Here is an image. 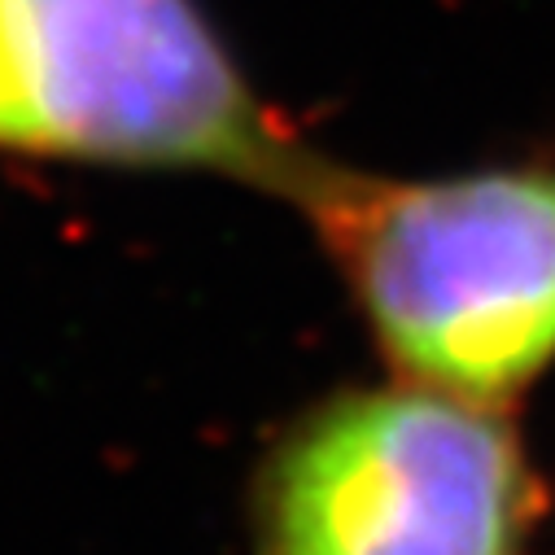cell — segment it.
I'll list each match as a JSON object with an SVG mask.
<instances>
[{
  "instance_id": "6da1fadb",
  "label": "cell",
  "mask_w": 555,
  "mask_h": 555,
  "mask_svg": "<svg viewBox=\"0 0 555 555\" xmlns=\"http://www.w3.org/2000/svg\"><path fill=\"white\" fill-rule=\"evenodd\" d=\"M285 206L389 376L512 406L555 372V158L385 176L315 154Z\"/></svg>"
},
{
  "instance_id": "3957f363",
  "label": "cell",
  "mask_w": 555,
  "mask_h": 555,
  "mask_svg": "<svg viewBox=\"0 0 555 555\" xmlns=\"http://www.w3.org/2000/svg\"><path fill=\"white\" fill-rule=\"evenodd\" d=\"M542 516L512 406L398 376L302 406L245 499L249 555H533Z\"/></svg>"
},
{
  "instance_id": "7a4b0ae2",
  "label": "cell",
  "mask_w": 555,
  "mask_h": 555,
  "mask_svg": "<svg viewBox=\"0 0 555 555\" xmlns=\"http://www.w3.org/2000/svg\"><path fill=\"white\" fill-rule=\"evenodd\" d=\"M315 154L202 0H0V158L285 202Z\"/></svg>"
}]
</instances>
